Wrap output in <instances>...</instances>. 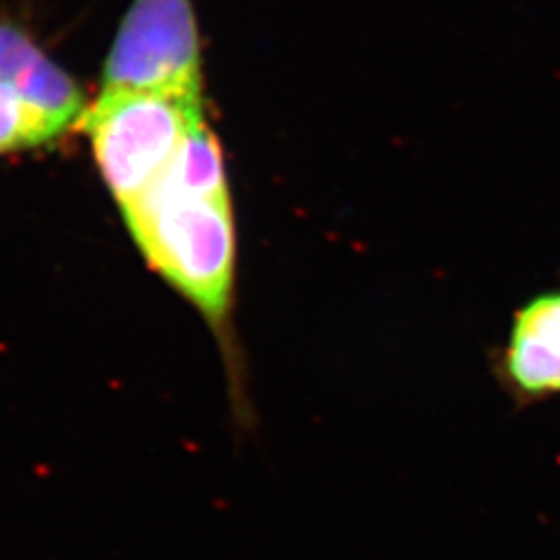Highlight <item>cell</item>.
Returning <instances> with one entry per match:
<instances>
[{
	"label": "cell",
	"mask_w": 560,
	"mask_h": 560,
	"mask_svg": "<svg viewBox=\"0 0 560 560\" xmlns=\"http://www.w3.org/2000/svg\"><path fill=\"white\" fill-rule=\"evenodd\" d=\"M120 212L145 261L200 312L231 360L237 231L224 159L203 148L180 152Z\"/></svg>",
	"instance_id": "obj_1"
},
{
	"label": "cell",
	"mask_w": 560,
	"mask_h": 560,
	"mask_svg": "<svg viewBox=\"0 0 560 560\" xmlns=\"http://www.w3.org/2000/svg\"><path fill=\"white\" fill-rule=\"evenodd\" d=\"M203 119V94L102 90L83 115V127L102 179L120 210L133 206L162 179Z\"/></svg>",
	"instance_id": "obj_2"
},
{
	"label": "cell",
	"mask_w": 560,
	"mask_h": 560,
	"mask_svg": "<svg viewBox=\"0 0 560 560\" xmlns=\"http://www.w3.org/2000/svg\"><path fill=\"white\" fill-rule=\"evenodd\" d=\"M102 90L203 94L194 0H133L108 52Z\"/></svg>",
	"instance_id": "obj_3"
},
{
	"label": "cell",
	"mask_w": 560,
	"mask_h": 560,
	"mask_svg": "<svg viewBox=\"0 0 560 560\" xmlns=\"http://www.w3.org/2000/svg\"><path fill=\"white\" fill-rule=\"evenodd\" d=\"M502 370L523 397L560 395V289L540 293L517 310Z\"/></svg>",
	"instance_id": "obj_4"
},
{
	"label": "cell",
	"mask_w": 560,
	"mask_h": 560,
	"mask_svg": "<svg viewBox=\"0 0 560 560\" xmlns=\"http://www.w3.org/2000/svg\"><path fill=\"white\" fill-rule=\"evenodd\" d=\"M0 83L20 92L67 129L88 113L73 78L9 23H0Z\"/></svg>",
	"instance_id": "obj_5"
},
{
	"label": "cell",
	"mask_w": 560,
	"mask_h": 560,
	"mask_svg": "<svg viewBox=\"0 0 560 560\" xmlns=\"http://www.w3.org/2000/svg\"><path fill=\"white\" fill-rule=\"evenodd\" d=\"M67 127L52 119L20 92L0 83V154L36 148L59 138Z\"/></svg>",
	"instance_id": "obj_6"
}]
</instances>
